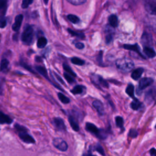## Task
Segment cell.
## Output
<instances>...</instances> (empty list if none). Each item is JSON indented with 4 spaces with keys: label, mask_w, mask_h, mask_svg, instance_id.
<instances>
[{
    "label": "cell",
    "mask_w": 156,
    "mask_h": 156,
    "mask_svg": "<svg viewBox=\"0 0 156 156\" xmlns=\"http://www.w3.org/2000/svg\"><path fill=\"white\" fill-rule=\"evenodd\" d=\"M141 106H142V103L140 102L137 99L133 100L130 104L131 108L134 110H137L140 109L141 107Z\"/></svg>",
    "instance_id": "cb8c5ba5"
},
{
    "label": "cell",
    "mask_w": 156,
    "mask_h": 156,
    "mask_svg": "<svg viewBox=\"0 0 156 156\" xmlns=\"http://www.w3.org/2000/svg\"><path fill=\"white\" fill-rule=\"evenodd\" d=\"M1 34H0V41H1Z\"/></svg>",
    "instance_id": "f6af8a7d"
},
{
    "label": "cell",
    "mask_w": 156,
    "mask_h": 156,
    "mask_svg": "<svg viewBox=\"0 0 156 156\" xmlns=\"http://www.w3.org/2000/svg\"><path fill=\"white\" fill-rule=\"evenodd\" d=\"M7 1L5 0H0V9L7 7Z\"/></svg>",
    "instance_id": "ab89813d"
},
{
    "label": "cell",
    "mask_w": 156,
    "mask_h": 156,
    "mask_svg": "<svg viewBox=\"0 0 156 156\" xmlns=\"http://www.w3.org/2000/svg\"><path fill=\"white\" fill-rule=\"evenodd\" d=\"M9 61L6 58H3L0 63V71L5 72L8 69Z\"/></svg>",
    "instance_id": "44dd1931"
},
{
    "label": "cell",
    "mask_w": 156,
    "mask_h": 156,
    "mask_svg": "<svg viewBox=\"0 0 156 156\" xmlns=\"http://www.w3.org/2000/svg\"><path fill=\"white\" fill-rule=\"evenodd\" d=\"M58 95V98L59 99V100L63 104H68L70 102V99L66 97L65 95H64L63 93H58L57 94Z\"/></svg>",
    "instance_id": "f1b7e54d"
},
{
    "label": "cell",
    "mask_w": 156,
    "mask_h": 156,
    "mask_svg": "<svg viewBox=\"0 0 156 156\" xmlns=\"http://www.w3.org/2000/svg\"><path fill=\"white\" fill-rule=\"evenodd\" d=\"M75 47L79 49H82L84 48V44L80 42H77L75 43Z\"/></svg>",
    "instance_id": "f35d334b"
},
{
    "label": "cell",
    "mask_w": 156,
    "mask_h": 156,
    "mask_svg": "<svg viewBox=\"0 0 156 156\" xmlns=\"http://www.w3.org/2000/svg\"><path fill=\"white\" fill-rule=\"evenodd\" d=\"M143 71H144V69L143 68H138L135 69L131 74L132 78L135 80L139 79V78H140V77L141 76Z\"/></svg>",
    "instance_id": "9a60e30c"
},
{
    "label": "cell",
    "mask_w": 156,
    "mask_h": 156,
    "mask_svg": "<svg viewBox=\"0 0 156 156\" xmlns=\"http://www.w3.org/2000/svg\"><path fill=\"white\" fill-rule=\"evenodd\" d=\"M149 153L151 156H156V149L155 148H151L149 151Z\"/></svg>",
    "instance_id": "b9f144b4"
},
{
    "label": "cell",
    "mask_w": 156,
    "mask_h": 156,
    "mask_svg": "<svg viewBox=\"0 0 156 156\" xmlns=\"http://www.w3.org/2000/svg\"><path fill=\"white\" fill-rule=\"evenodd\" d=\"M68 120H69V124H70L71 127H72V129L74 131H76V132L79 131V124H78L77 122L75 119V118L73 116H70L68 118Z\"/></svg>",
    "instance_id": "e0dca14e"
},
{
    "label": "cell",
    "mask_w": 156,
    "mask_h": 156,
    "mask_svg": "<svg viewBox=\"0 0 156 156\" xmlns=\"http://www.w3.org/2000/svg\"><path fill=\"white\" fill-rule=\"evenodd\" d=\"M15 129L18 132L19 137L25 143H34L35 140L33 138L32 136L27 133V129L22 126H20L18 124H15Z\"/></svg>",
    "instance_id": "277c9868"
},
{
    "label": "cell",
    "mask_w": 156,
    "mask_h": 156,
    "mask_svg": "<svg viewBox=\"0 0 156 156\" xmlns=\"http://www.w3.org/2000/svg\"><path fill=\"white\" fill-rule=\"evenodd\" d=\"M116 67L122 72H129L134 67L133 62L127 57L119 58L116 61Z\"/></svg>",
    "instance_id": "6da1fadb"
},
{
    "label": "cell",
    "mask_w": 156,
    "mask_h": 156,
    "mask_svg": "<svg viewBox=\"0 0 156 156\" xmlns=\"http://www.w3.org/2000/svg\"><path fill=\"white\" fill-rule=\"evenodd\" d=\"M141 40H142L143 43L145 44V46H146V44H150L151 41H152V39H151V38H149V35L148 34L144 33V34H143V35L142 36Z\"/></svg>",
    "instance_id": "4dcf8cb0"
},
{
    "label": "cell",
    "mask_w": 156,
    "mask_h": 156,
    "mask_svg": "<svg viewBox=\"0 0 156 156\" xmlns=\"http://www.w3.org/2000/svg\"><path fill=\"white\" fill-rule=\"evenodd\" d=\"M55 76L57 77L58 80H60V82H62V83H63V84H64V82L62 80V79L60 78V76H58L56 73H55Z\"/></svg>",
    "instance_id": "ee69618b"
},
{
    "label": "cell",
    "mask_w": 156,
    "mask_h": 156,
    "mask_svg": "<svg viewBox=\"0 0 156 156\" xmlns=\"http://www.w3.org/2000/svg\"><path fill=\"white\" fill-rule=\"evenodd\" d=\"M47 43H48L47 39L44 37H41L37 40V47L39 48H43L46 46Z\"/></svg>",
    "instance_id": "603a6c76"
},
{
    "label": "cell",
    "mask_w": 156,
    "mask_h": 156,
    "mask_svg": "<svg viewBox=\"0 0 156 156\" xmlns=\"http://www.w3.org/2000/svg\"><path fill=\"white\" fill-rule=\"evenodd\" d=\"M34 38V29L33 27L29 25L26 24L24 28L21 35V40L24 44L30 45Z\"/></svg>",
    "instance_id": "7a4b0ae2"
},
{
    "label": "cell",
    "mask_w": 156,
    "mask_h": 156,
    "mask_svg": "<svg viewBox=\"0 0 156 156\" xmlns=\"http://www.w3.org/2000/svg\"><path fill=\"white\" fill-rule=\"evenodd\" d=\"M67 18L69 20V21H71L73 24H77L80 22V18L76 15L69 14L67 16Z\"/></svg>",
    "instance_id": "4316f807"
},
{
    "label": "cell",
    "mask_w": 156,
    "mask_h": 156,
    "mask_svg": "<svg viewBox=\"0 0 156 156\" xmlns=\"http://www.w3.org/2000/svg\"><path fill=\"white\" fill-rule=\"evenodd\" d=\"M110 29V28H109ZM109 29H107L108 30V33L105 35V42L108 44L111 42L113 38V32H111V30H109Z\"/></svg>",
    "instance_id": "d6a6232c"
},
{
    "label": "cell",
    "mask_w": 156,
    "mask_h": 156,
    "mask_svg": "<svg viewBox=\"0 0 156 156\" xmlns=\"http://www.w3.org/2000/svg\"><path fill=\"white\" fill-rule=\"evenodd\" d=\"M63 76H64V77L65 78V79L66 80V81H67L68 83H73V82H75L74 78L73 76H71V75L67 74L66 73H65L63 74Z\"/></svg>",
    "instance_id": "e575fe53"
},
{
    "label": "cell",
    "mask_w": 156,
    "mask_h": 156,
    "mask_svg": "<svg viewBox=\"0 0 156 156\" xmlns=\"http://www.w3.org/2000/svg\"><path fill=\"white\" fill-rule=\"evenodd\" d=\"M6 9H7V7L0 9V19L4 17L5 13L6 12Z\"/></svg>",
    "instance_id": "60d3db41"
},
{
    "label": "cell",
    "mask_w": 156,
    "mask_h": 156,
    "mask_svg": "<svg viewBox=\"0 0 156 156\" xmlns=\"http://www.w3.org/2000/svg\"><path fill=\"white\" fill-rule=\"evenodd\" d=\"M68 32L73 36H74V37H78L79 38H81V39H83L85 38V35H83V34L82 33H80V32H76L71 29H68Z\"/></svg>",
    "instance_id": "83f0119b"
},
{
    "label": "cell",
    "mask_w": 156,
    "mask_h": 156,
    "mask_svg": "<svg viewBox=\"0 0 156 156\" xmlns=\"http://www.w3.org/2000/svg\"><path fill=\"white\" fill-rule=\"evenodd\" d=\"M53 124L55 126V127L59 131L65 132L66 130V128L65 122H64L63 120L59 117H56V118H54Z\"/></svg>",
    "instance_id": "ba28073f"
},
{
    "label": "cell",
    "mask_w": 156,
    "mask_h": 156,
    "mask_svg": "<svg viewBox=\"0 0 156 156\" xmlns=\"http://www.w3.org/2000/svg\"><path fill=\"white\" fill-rule=\"evenodd\" d=\"M156 98V87H152L149 90L145 95V101L147 103H152Z\"/></svg>",
    "instance_id": "30bf717a"
},
{
    "label": "cell",
    "mask_w": 156,
    "mask_h": 156,
    "mask_svg": "<svg viewBox=\"0 0 156 156\" xmlns=\"http://www.w3.org/2000/svg\"><path fill=\"white\" fill-rule=\"evenodd\" d=\"M85 89H86V87H85L84 86L80 85H77L75 86L71 90V92L73 94H79L82 93Z\"/></svg>",
    "instance_id": "ac0fdd59"
},
{
    "label": "cell",
    "mask_w": 156,
    "mask_h": 156,
    "mask_svg": "<svg viewBox=\"0 0 156 156\" xmlns=\"http://www.w3.org/2000/svg\"><path fill=\"white\" fill-rule=\"evenodd\" d=\"M115 122L116 125L118 127H119L122 129H124L123 125H124V119L123 118L120 116H117L115 117Z\"/></svg>",
    "instance_id": "484cf974"
},
{
    "label": "cell",
    "mask_w": 156,
    "mask_h": 156,
    "mask_svg": "<svg viewBox=\"0 0 156 156\" xmlns=\"http://www.w3.org/2000/svg\"><path fill=\"white\" fill-rule=\"evenodd\" d=\"M145 10L151 15H156V1L148 0L146 1L144 4Z\"/></svg>",
    "instance_id": "8992f818"
},
{
    "label": "cell",
    "mask_w": 156,
    "mask_h": 156,
    "mask_svg": "<svg viewBox=\"0 0 156 156\" xmlns=\"http://www.w3.org/2000/svg\"><path fill=\"white\" fill-rule=\"evenodd\" d=\"M35 69L38 71V72L41 74L44 77H45L46 79H47L48 80H49V79L48 77V73H47V71L46 69V68L43 66H35Z\"/></svg>",
    "instance_id": "7402d4cb"
},
{
    "label": "cell",
    "mask_w": 156,
    "mask_h": 156,
    "mask_svg": "<svg viewBox=\"0 0 156 156\" xmlns=\"http://www.w3.org/2000/svg\"><path fill=\"white\" fill-rule=\"evenodd\" d=\"M85 129L87 131L96 135L99 139L104 140L105 138H107V134L106 132L104 130L98 129L94 124L92 123L87 122L85 124Z\"/></svg>",
    "instance_id": "3957f363"
},
{
    "label": "cell",
    "mask_w": 156,
    "mask_h": 156,
    "mask_svg": "<svg viewBox=\"0 0 156 156\" xmlns=\"http://www.w3.org/2000/svg\"><path fill=\"white\" fill-rule=\"evenodd\" d=\"M12 119L7 115L0 112V124H10Z\"/></svg>",
    "instance_id": "2e32d148"
},
{
    "label": "cell",
    "mask_w": 156,
    "mask_h": 156,
    "mask_svg": "<svg viewBox=\"0 0 156 156\" xmlns=\"http://www.w3.org/2000/svg\"><path fill=\"white\" fill-rule=\"evenodd\" d=\"M7 24V20L5 18H2L0 19V28H4Z\"/></svg>",
    "instance_id": "74e56055"
},
{
    "label": "cell",
    "mask_w": 156,
    "mask_h": 156,
    "mask_svg": "<svg viewBox=\"0 0 156 156\" xmlns=\"http://www.w3.org/2000/svg\"><path fill=\"white\" fill-rule=\"evenodd\" d=\"M90 79L91 82L98 87H102L105 88L108 87V84L107 82L104 80L101 76L96 74H92L90 76Z\"/></svg>",
    "instance_id": "5b68a950"
},
{
    "label": "cell",
    "mask_w": 156,
    "mask_h": 156,
    "mask_svg": "<svg viewBox=\"0 0 156 156\" xmlns=\"http://www.w3.org/2000/svg\"><path fill=\"white\" fill-rule=\"evenodd\" d=\"M52 143L54 146L61 151H66L68 149V144L63 139L60 138H55L53 140Z\"/></svg>",
    "instance_id": "52a82bcc"
},
{
    "label": "cell",
    "mask_w": 156,
    "mask_h": 156,
    "mask_svg": "<svg viewBox=\"0 0 156 156\" xmlns=\"http://www.w3.org/2000/svg\"><path fill=\"white\" fill-rule=\"evenodd\" d=\"M94 150H95L96 151H97L98 152H99L100 154H101L102 156H105V152L104 151L102 148V147L98 143L96 146H94Z\"/></svg>",
    "instance_id": "836d02e7"
},
{
    "label": "cell",
    "mask_w": 156,
    "mask_h": 156,
    "mask_svg": "<svg viewBox=\"0 0 156 156\" xmlns=\"http://www.w3.org/2000/svg\"><path fill=\"white\" fill-rule=\"evenodd\" d=\"M67 1L74 5H82L87 2L86 0H67Z\"/></svg>",
    "instance_id": "1f68e13d"
},
{
    "label": "cell",
    "mask_w": 156,
    "mask_h": 156,
    "mask_svg": "<svg viewBox=\"0 0 156 156\" xmlns=\"http://www.w3.org/2000/svg\"><path fill=\"white\" fill-rule=\"evenodd\" d=\"M154 82V80L151 77H144L142 78L138 84V89L140 90H143L145 89L146 87L150 86L151 84H152Z\"/></svg>",
    "instance_id": "9c48e42d"
},
{
    "label": "cell",
    "mask_w": 156,
    "mask_h": 156,
    "mask_svg": "<svg viewBox=\"0 0 156 156\" xmlns=\"http://www.w3.org/2000/svg\"><path fill=\"white\" fill-rule=\"evenodd\" d=\"M155 128L156 129V124H155Z\"/></svg>",
    "instance_id": "bcb514c9"
},
{
    "label": "cell",
    "mask_w": 156,
    "mask_h": 156,
    "mask_svg": "<svg viewBox=\"0 0 156 156\" xmlns=\"http://www.w3.org/2000/svg\"><path fill=\"white\" fill-rule=\"evenodd\" d=\"M33 2L32 0H24L21 4V7L23 9H26L29 7V5Z\"/></svg>",
    "instance_id": "d590c367"
},
{
    "label": "cell",
    "mask_w": 156,
    "mask_h": 156,
    "mask_svg": "<svg viewBox=\"0 0 156 156\" xmlns=\"http://www.w3.org/2000/svg\"><path fill=\"white\" fill-rule=\"evenodd\" d=\"M138 135V132L133 129H131L129 132V136L130 138H136Z\"/></svg>",
    "instance_id": "8d00e7d4"
},
{
    "label": "cell",
    "mask_w": 156,
    "mask_h": 156,
    "mask_svg": "<svg viewBox=\"0 0 156 156\" xmlns=\"http://www.w3.org/2000/svg\"><path fill=\"white\" fill-rule=\"evenodd\" d=\"M23 20V15H18L17 16H16L15 19V22L13 23V24L12 25V29L14 31H18L21 25L22 21Z\"/></svg>",
    "instance_id": "4fadbf2b"
},
{
    "label": "cell",
    "mask_w": 156,
    "mask_h": 156,
    "mask_svg": "<svg viewBox=\"0 0 156 156\" xmlns=\"http://www.w3.org/2000/svg\"><path fill=\"white\" fill-rule=\"evenodd\" d=\"M123 48L126 49L130 50V51H134V52H136L141 58H145V57L141 54V52L140 51V48L139 45L137 43H136L135 44H126L123 45Z\"/></svg>",
    "instance_id": "8fae6325"
},
{
    "label": "cell",
    "mask_w": 156,
    "mask_h": 156,
    "mask_svg": "<svg viewBox=\"0 0 156 156\" xmlns=\"http://www.w3.org/2000/svg\"><path fill=\"white\" fill-rule=\"evenodd\" d=\"M82 156H95V155H93L91 154V151H90V150H89V151H88V152L83 153V154H82Z\"/></svg>",
    "instance_id": "7bdbcfd3"
},
{
    "label": "cell",
    "mask_w": 156,
    "mask_h": 156,
    "mask_svg": "<svg viewBox=\"0 0 156 156\" xmlns=\"http://www.w3.org/2000/svg\"><path fill=\"white\" fill-rule=\"evenodd\" d=\"M143 52L149 58H154L156 56L155 50L150 46H144Z\"/></svg>",
    "instance_id": "5bb4252c"
},
{
    "label": "cell",
    "mask_w": 156,
    "mask_h": 156,
    "mask_svg": "<svg viewBox=\"0 0 156 156\" xmlns=\"http://www.w3.org/2000/svg\"><path fill=\"white\" fill-rule=\"evenodd\" d=\"M93 105L97 110L99 115L102 116L104 114V108L103 104L99 100H95L93 102Z\"/></svg>",
    "instance_id": "7c38bea8"
},
{
    "label": "cell",
    "mask_w": 156,
    "mask_h": 156,
    "mask_svg": "<svg viewBox=\"0 0 156 156\" xmlns=\"http://www.w3.org/2000/svg\"><path fill=\"white\" fill-rule=\"evenodd\" d=\"M126 93L130 96L131 97L133 100L136 99V98L135 97V95H134V86L131 84V83H129L127 87H126Z\"/></svg>",
    "instance_id": "ffe728a7"
},
{
    "label": "cell",
    "mask_w": 156,
    "mask_h": 156,
    "mask_svg": "<svg viewBox=\"0 0 156 156\" xmlns=\"http://www.w3.org/2000/svg\"><path fill=\"white\" fill-rule=\"evenodd\" d=\"M71 61L73 64L77 65H83L85 64V61L83 60L76 57H74L71 58Z\"/></svg>",
    "instance_id": "f546056e"
},
{
    "label": "cell",
    "mask_w": 156,
    "mask_h": 156,
    "mask_svg": "<svg viewBox=\"0 0 156 156\" xmlns=\"http://www.w3.org/2000/svg\"><path fill=\"white\" fill-rule=\"evenodd\" d=\"M63 68L64 69V70L66 71V73L69 75H71V76H73V77H76V74L72 70V69L70 68L69 66H68V65H66V63H63Z\"/></svg>",
    "instance_id": "d4e9b609"
},
{
    "label": "cell",
    "mask_w": 156,
    "mask_h": 156,
    "mask_svg": "<svg viewBox=\"0 0 156 156\" xmlns=\"http://www.w3.org/2000/svg\"><path fill=\"white\" fill-rule=\"evenodd\" d=\"M108 21L110 26L113 27H116L118 25V20L116 15L115 14H112L108 17Z\"/></svg>",
    "instance_id": "d6986e66"
}]
</instances>
